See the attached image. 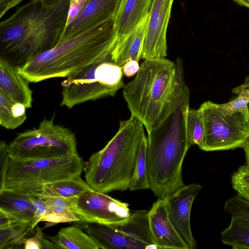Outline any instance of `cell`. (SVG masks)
I'll return each mask as SVG.
<instances>
[{"instance_id":"cell-6","label":"cell","mask_w":249,"mask_h":249,"mask_svg":"<svg viewBox=\"0 0 249 249\" xmlns=\"http://www.w3.org/2000/svg\"><path fill=\"white\" fill-rule=\"evenodd\" d=\"M84 164L78 154L47 159H10L4 189L31 195L45 184L81 175Z\"/></svg>"},{"instance_id":"cell-4","label":"cell","mask_w":249,"mask_h":249,"mask_svg":"<svg viewBox=\"0 0 249 249\" xmlns=\"http://www.w3.org/2000/svg\"><path fill=\"white\" fill-rule=\"evenodd\" d=\"M116 39L114 20L104 22L58 42L17 70L29 82L67 77L91 64L111 60Z\"/></svg>"},{"instance_id":"cell-25","label":"cell","mask_w":249,"mask_h":249,"mask_svg":"<svg viewBox=\"0 0 249 249\" xmlns=\"http://www.w3.org/2000/svg\"><path fill=\"white\" fill-rule=\"evenodd\" d=\"M147 138L144 134L138 146L134 169L129 189L130 191L149 188L147 174Z\"/></svg>"},{"instance_id":"cell-17","label":"cell","mask_w":249,"mask_h":249,"mask_svg":"<svg viewBox=\"0 0 249 249\" xmlns=\"http://www.w3.org/2000/svg\"><path fill=\"white\" fill-rule=\"evenodd\" d=\"M28 81L18 71L17 67L4 58H0V89L14 101L26 108L32 106V91Z\"/></svg>"},{"instance_id":"cell-37","label":"cell","mask_w":249,"mask_h":249,"mask_svg":"<svg viewBox=\"0 0 249 249\" xmlns=\"http://www.w3.org/2000/svg\"><path fill=\"white\" fill-rule=\"evenodd\" d=\"M233 1L238 5L249 8V0H233Z\"/></svg>"},{"instance_id":"cell-26","label":"cell","mask_w":249,"mask_h":249,"mask_svg":"<svg viewBox=\"0 0 249 249\" xmlns=\"http://www.w3.org/2000/svg\"><path fill=\"white\" fill-rule=\"evenodd\" d=\"M33 229L30 224L22 222L0 229V249L24 244L25 236Z\"/></svg>"},{"instance_id":"cell-19","label":"cell","mask_w":249,"mask_h":249,"mask_svg":"<svg viewBox=\"0 0 249 249\" xmlns=\"http://www.w3.org/2000/svg\"><path fill=\"white\" fill-rule=\"evenodd\" d=\"M153 0H121L114 19L117 38L133 30L149 13Z\"/></svg>"},{"instance_id":"cell-20","label":"cell","mask_w":249,"mask_h":249,"mask_svg":"<svg viewBox=\"0 0 249 249\" xmlns=\"http://www.w3.org/2000/svg\"><path fill=\"white\" fill-rule=\"evenodd\" d=\"M58 249H100L98 242L80 227L73 226L61 229L50 238Z\"/></svg>"},{"instance_id":"cell-36","label":"cell","mask_w":249,"mask_h":249,"mask_svg":"<svg viewBox=\"0 0 249 249\" xmlns=\"http://www.w3.org/2000/svg\"><path fill=\"white\" fill-rule=\"evenodd\" d=\"M243 148L244 150L246 157V164L249 167V138Z\"/></svg>"},{"instance_id":"cell-31","label":"cell","mask_w":249,"mask_h":249,"mask_svg":"<svg viewBox=\"0 0 249 249\" xmlns=\"http://www.w3.org/2000/svg\"><path fill=\"white\" fill-rule=\"evenodd\" d=\"M10 157L7 149V144L2 141L0 143V191L4 188Z\"/></svg>"},{"instance_id":"cell-10","label":"cell","mask_w":249,"mask_h":249,"mask_svg":"<svg viewBox=\"0 0 249 249\" xmlns=\"http://www.w3.org/2000/svg\"><path fill=\"white\" fill-rule=\"evenodd\" d=\"M199 109L204 124V142L200 149L213 151L244 147L249 138V112L224 113L217 104L210 101Z\"/></svg>"},{"instance_id":"cell-34","label":"cell","mask_w":249,"mask_h":249,"mask_svg":"<svg viewBox=\"0 0 249 249\" xmlns=\"http://www.w3.org/2000/svg\"><path fill=\"white\" fill-rule=\"evenodd\" d=\"M24 0H0V18L1 19L12 8Z\"/></svg>"},{"instance_id":"cell-1","label":"cell","mask_w":249,"mask_h":249,"mask_svg":"<svg viewBox=\"0 0 249 249\" xmlns=\"http://www.w3.org/2000/svg\"><path fill=\"white\" fill-rule=\"evenodd\" d=\"M70 0L44 5L30 0L0 23L1 57L17 67L58 44L66 26Z\"/></svg>"},{"instance_id":"cell-12","label":"cell","mask_w":249,"mask_h":249,"mask_svg":"<svg viewBox=\"0 0 249 249\" xmlns=\"http://www.w3.org/2000/svg\"><path fill=\"white\" fill-rule=\"evenodd\" d=\"M174 0H153L148 13L142 58L145 60L167 56V29Z\"/></svg>"},{"instance_id":"cell-30","label":"cell","mask_w":249,"mask_h":249,"mask_svg":"<svg viewBox=\"0 0 249 249\" xmlns=\"http://www.w3.org/2000/svg\"><path fill=\"white\" fill-rule=\"evenodd\" d=\"M43 228L37 227L36 233L33 237L26 238L24 243L25 249H58L53 242L46 240L43 236Z\"/></svg>"},{"instance_id":"cell-14","label":"cell","mask_w":249,"mask_h":249,"mask_svg":"<svg viewBox=\"0 0 249 249\" xmlns=\"http://www.w3.org/2000/svg\"><path fill=\"white\" fill-rule=\"evenodd\" d=\"M120 1L121 0H89L76 18L66 27L58 42L96 25L114 20Z\"/></svg>"},{"instance_id":"cell-38","label":"cell","mask_w":249,"mask_h":249,"mask_svg":"<svg viewBox=\"0 0 249 249\" xmlns=\"http://www.w3.org/2000/svg\"><path fill=\"white\" fill-rule=\"evenodd\" d=\"M61 0H41V1L44 5H48L56 3Z\"/></svg>"},{"instance_id":"cell-16","label":"cell","mask_w":249,"mask_h":249,"mask_svg":"<svg viewBox=\"0 0 249 249\" xmlns=\"http://www.w3.org/2000/svg\"><path fill=\"white\" fill-rule=\"evenodd\" d=\"M148 13L130 32L117 38L112 51V61L122 67L127 61H139L142 55L145 41Z\"/></svg>"},{"instance_id":"cell-9","label":"cell","mask_w":249,"mask_h":249,"mask_svg":"<svg viewBox=\"0 0 249 249\" xmlns=\"http://www.w3.org/2000/svg\"><path fill=\"white\" fill-rule=\"evenodd\" d=\"M148 214L149 211L138 210L120 223L74 224L92 237L101 249H158L150 232Z\"/></svg>"},{"instance_id":"cell-35","label":"cell","mask_w":249,"mask_h":249,"mask_svg":"<svg viewBox=\"0 0 249 249\" xmlns=\"http://www.w3.org/2000/svg\"><path fill=\"white\" fill-rule=\"evenodd\" d=\"M246 89H249V75L246 77L245 80L241 85L233 89L232 92L237 94L241 90Z\"/></svg>"},{"instance_id":"cell-13","label":"cell","mask_w":249,"mask_h":249,"mask_svg":"<svg viewBox=\"0 0 249 249\" xmlns=\"http://www.w3.org/2000/svg\"><path fill=\"white\" fill-rule=\"evenodd\" d=\"M202 188L197 183L184 185L165 198L169 219L188 249L197 246L191 231L190 215L193 202Z\"/></svg>"},{"instance_id":"cell-11","label":"cell","mask_w":249,"mask_h":249,"mask_svg":"<svg viewBox=\"0 0 249 249\" xmlns=\"http://www.w3.org/2000/svg\"><path fill=\"white\" fill-rule=\"evenodd\" d=\"M71 200L78 222L117 224L127 220L131 214L126 203L91 189Z\"/></svg>"},{"instance_id":"cell-7","label":"cell","mask_w":249,"mask_h":249,"mask_svg":"<svg viewBox=\"0 0 249 249\" xmlns=\"http://www.w3.org/2000/svg\"><path fill=\"white\" fill-rule=\"evenodd\" d=\"M122 68L111 59L88 65L66 77L62 83L61 106L76 105L115 95L124 87Z\"/></svg>"},{"instance_id":"cell-5","label":"cell","mask_w":249,"mask_h":249,"mask_svg":"<svg viewBox=\"0 0 249 249\" xmlns=\"http://www.w3.org/2000/svg\"><path fill=\"white\" fill-rule=\"evenodd\" d=\"M143 125L131 116L120 122L114 137L84 162L85 178L90 188L107 194L129 189Z\"/></svg>"},{"instance_id":"cell-21","label":"cell","mask_w":249,"mask_h":249,"mask_svg":"<svg viewBox=\"0 0 249 249\" xmlns=\"http://www.w3.org/2000/svg\"><path fill=\"white\" fill-rule=\"evenodd\" d=\"M81 175L45 184L39 190L29 195L35 197L48 196L63 198L78 196L85 191L91 189L86 181L81 178Z\"/></svg>"},{"instance_id":"cell-29","label":"cell","mask_w":249,"mask_h":249,"mask_svg":"<svg viewBox=\"0 0 249 249\" xmlns=\"http://www.w3.org/2000/svg\"><path fill=\"white\" fill-rule=\"evenodd\" d=\"M237 97L228 103L217 104L218 109L226 114L236 112H249V89H243L237 94Z\"/></svg>"},{"instance_id":"cell-28","label":"cell","mask_w":249,"mask_h":249,"mask_svg":"<svg viewBox=\"0 0 249 249\" xmlns=\"http://www.w3.org/2000/svg\"><path fill=\"white\" fill-rule=\"evenodd\" d=\"M231 183L237 196L249 202V167H240L231 176Z\"/></svg>"},{"instance_id":"cell-18","label":"cell","mask_w":249,"mask_h":249,"mask_svg":"<svg viewBox=\"0 0 249 249\" xmlns=\"http://www.w3.org/2000/svg\"><path fill=\"white\" fill-rule=\"evenodd\" d=\"M0 211L30 224L33 229L38 223L36 209L28 194L7 189L0 191Z\"/></svg>"},{"instance_id":"cell-24","label":"cell","mask_w":249,"mask_h":249,"mask_svg":"<svg viewBox=\"0 0 249 249\" xmlns=\"http://www.w3.org/2000/svg\"><path fill=\"white\" fill-rule=\"evenodd\" d=\"M48 204L50 214L46 217L43 222L52 226L59 223L78 222V219L74 213L71 207V198H63L55 196H40Z\"/></svg>"},{"instance_id":"cell-27","label":"cell","mask_w":249,"mask_h":249,"mask_svg":"<svg viewBox=\"0 0 249 249\" xmlns=\"http://www.w3.org/2000/svg\"><path fill=\"white\" fill-rule=\"evenodd\" d=\"M186 133L189 143L192 146L198 145L200 148L204 138V124L200 110L189 107L186 118Z\"/></svg>"},{"instance_id":"cell-3","label":"cell","mask_w":249,"mask_h":249,"mask_svg":"<svg viewBox=\"0 0 249 249\" xmlns=\"http://www.w3.org/2000/svg\"><path fill=\"white\" fill-rule=\"evenodd\" d=\"M185 82L180 58L176 62L165 57L145 59L134 78L123 87V95L131 116L148 133L172 112Z\"/></svg>"},{"instance_id":"cell-32","label":"cell","mask_w":249,"mask_h":249,"mask_svg":"<svg viewBox=\"0 0 249 249\" xmlns=\"http://www.w3.org/2000/svg\"><path fill=\"white\" fill-rule=\"evenodd\" d=\"M88 1L89 0H70L66 27L76 18Z\"/></svg>"},{"instance_id":"cell-33","label":"cell","mask_w":249,"mask_h":249,"mask_svg":"<svg viewBox=\"0 0 249 249\" xmlns=\"http://www.w3.org/2000/svg\"><path fill=\"white\" fill-rule=\"evenodd\" d=\"M139 61L130 60L122 68L123 73L127 77H131L137 74L140 69Z\"/></svg>"},{"instance_id":"cell-23","label":"cell","mask_w":249,"mask_h":249,"mask_svg":"<svg viewBox=\"0 0 249 249\" xmlns=\"http://www.w3.org/2000/svg\"><path fill=\"white\" fill-rule=\"evenodd\" d=\"M26 107L16 102L0 89V124L13 129L22 124L27 118Z\"/></svg>"},{"instance_id":"cell-22","label":"cell","mask_w":249,"mask_h":249,"mask_svg":"<svg viewBox=\"0 0 249 249\" xmlns=\"http://www.w3.org/2000/svg\"><path fill=\"white\" fill-rule=\"evenodd\" d=\"M221 240L233 249H249V219L231 215L229 226L221 233Z\"/></svg>"},{"instance_id":"cell-8","label":"cell","mask_w":249,"mask_h":249,"mask_svg":"<svg viewBox=\"0 0 249 249\" xmlns=\"http://www.w3.org/2000/svg\"><path fill=\"white\" fill-rule=\"evenodd\" d=\"M7 149L10 159H47L77 154L73 133L56 124L53 119H44L37 128L19 133Z\"/></svg>"},{"instance_id":"cell-2","label":"cell","mask_w":249,"mask_h":249,"mask_svg":"<svg viewBox=\"0 0 249 249\" xmlns=\"http://www.w3.org/2000/svg\"><path fill=\"white\" fill-rule=\"evenodd\" d=\"M190 91L185 85L172 112L147 133V174L150 189L164 198L184 185L182 174L185 155L191 146L186 133Z\"/></svg>"},{"instance_id":"cell-15","label":"cell","mask_w":249,"mask_h":249,"mask_svg":"<svg viewBox=\"0 0 249 249\" xmlns=\"http://www.w3.org/2000/svg\"><path fill=\"white\" fill-rule=\"evenodd\" d=\"M150 232L158 249H188L171 223L165 198H158L148 214Z\"/></svg>"}]
</instances>
